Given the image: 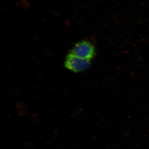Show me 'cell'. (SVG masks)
<instances>
[{"instance_id": "1", "label": "cell", "mask_w": 149, "mask_h": 149, "mask_svg": "<svg viewBox=\"0 0 149 149\" xmlns=\"http://www.w3.org/2000/svg\"><path fill=\"white\" fill-rule=\"evenodd\" d=\"M77 57L91 61L96 56V50L94 46L91 42L83 40L76 43L70 52Z\"/></svg>"}, {"instance_id": "2", "label": "cell", "mask_w": 149, "mask_h": 149, "mask_svg": "<svg viewBox=\"0 0 149 149\" xmlns=\"http://www.w3.org/2000/svg\"><path fill=\"white\" fill-rule=\"evenodd\" d=\"M91 64V61L77 57L70 53L67 55L64 62V66L67 69L74 72L86 70L89 68Z\"/></svg>"}]
</instances>
